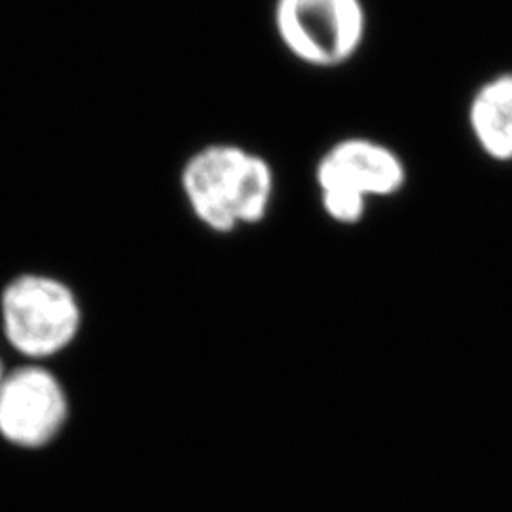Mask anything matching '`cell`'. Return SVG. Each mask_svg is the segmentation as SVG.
<instances>
[{
	"label": "cell",
	"instance_id": "obj_6",
	"mask_svg": "<svg viewBox=\"0 0 512 512\" xmlns=\"http://www.w3.org/2000/svg\"><path fill=\"white\" fill-rule=\"evenodd\" d=\"M469 129L478 148L497 162L512 160V73L482 82L469 103Z\"/></svg>",
	"mask_w": 512,
	"mask_h": 512
},
{
	"label": "cell",
	"instance_id": "obj_2",
	"mask_svg": "<svg viewBox=\"0 0 512 512\" xmlns=\"http://www.w3.org/2000/svg\"><path fill=\"white\" fill-rule=\"evenodd\" d=\"M0 323L10 348L31 363H40L73 344L82 329V308L65 281L23 274L2 291Z\"/></svg>",
	"mask_w": 512,
	"mask_h": 512
},
{
	"label": "cell",
	"instance_id": "obj_1",
	"mask_svg": "<svg viewBox=\"0 0 512 512\" xmlns=\"http://www.w3.org/2000/svg\"><path fill=\"white\" fill-rule=\"evenodd\" d=\"M184 198L194 217L217 234L258 224L274 200V169L262 156L230 143L192 154L181 171Z\"/></svg>",
	"mask_w": 512,
	"mask_h": 512
},
{
	"label": "cell",
	"instance_id": "obj_3",
	"mask_svg": "<svg viewBox=\"0 0 512 512\" xmlns=\"http://www.w3.org/2000/svg\"><path fill=\"white\" fill-rule=\"evenodd\" d=\"M274 29L302 65L338 69L363 50L368 14L363 0H275Z\"/></svg>",
	"mask_w": 512,
	"mask_h": 512
},
{
	"label": "cell",
	"instance_id": "obj_5",
	"mask_svg": "<svg viewBox=\"0 0 512 512\" xmlns=\"http://www.w3.org/2000/svg\"><path fill=\"white\" fill-rule=\"evenodd\" d=\"M315 179L319 192L340 190L365 198H389L403 190L406 167L393 148L366 137H348L321 156Z\"/></svg>",
	"mask_w": 512,
	"mask_h": 512
},
{
	"label": "cell",
	"instance_id": "obj_4",
	"mask_svg": "<svg viewBox=\"0 0 512 512\" xmlns=\"http://www.w3.org/2000/svg\"><path fill=\"white\" fill-rule=\"evenodd\" d=\"M69 420V397L59 378L40 363L19 366L0 382V437L37 450L54 442Z\"/></svg>",
	"mask_w": 512,
	"mask_h": 512
},
{
	"label": "cell",
	"instance_id": "obj_7",
	"mask_svg": "<svg viewBox=\"0 0 512 512\" xmlns=\"http://www.w3.org/2000/svg\"><path fill=\"white\" fill-rule=\"evenodd\" d=\"M321 203L330 220L340 224L359 222L365 217L366 205H368L365 198L349 192H340V190H323Z\"/></svg>",
	"mask_w": 512,
	"mask_h": 512
},
{
	"label": "cell",
	"instance_id": "obj_8",
	"mask_svg": "<svg viewBox=\"0 0 512 512\" xmlns=\"http://www.w3.org/2000/svg\"><path fill=\"white\" fill-rule=\"evenodd\" d=\"M4 374H6V370H4V366H2V361H0V382H2V378H4Z\"/></svg>",
	"mask_w": 512,
	"mask_h": 512
}]
</instances>
